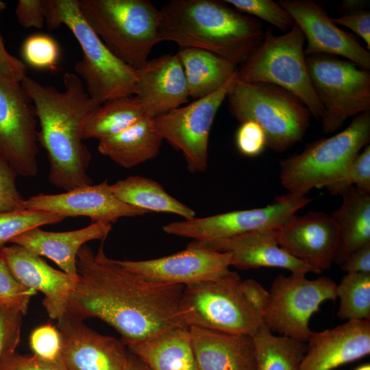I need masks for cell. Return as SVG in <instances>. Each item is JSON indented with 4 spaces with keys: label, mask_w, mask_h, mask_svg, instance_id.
Segmentation results:
<instances>
[{
    "label": "cell",
    "mask_w": 370,
    "mask_h": 370,
    "mask_svg": "<svg viewBox=\"0 0 370 370\" xmlns=\"http://www.w3.org/2000/svg\"><path fill=\"white\" fill-rule=\"evenodd\" d=\"M314 92L324 109L323 132L331 134L348 118L370 111V72L337 56H306Z\"/></svg>",
    "instance_id": "30bf717a"
},
{
    "label": "cell",
    "mask_w": 370,
    "mask_h": 370,
    "mask_svg": "<svg viewBox=\"0 0 370 370\" xmlns=\"http://www.w3.org/2000/svg\"><path fill=\"white\" fill-rule=\"evenodd\" d=\"M125 345L150 370H198L187 326L175 327Z\"/></svg>",
    "instance_id": "484cf974"
},
{
    "label": "cell",
    "mask_w": 370,
    "mask_h": 370,
    "mask_svg": "<svg viewBox=\"0 0 370 370\" xmlns=\"http://www.w3.org/2000/svg\"><path fill=\"white\" fill-rule=\"evenodd\" d=\"M341 195L342 204L331 215L338 233L334 262L339 265L353 252L370 244V192L353 186Z\"/></svg>",
    "instance_id": "4316f807"
},
{
    "label": "cell",
    "mask_w": 370,
    "mask_h": 370,
    "mask_svg": "<svg viewBox=\"0 0 370 370\" xmlns=\"http://www.w3.org/2000/svg\"><path fill=\"white\" fill-rule=\"evenodd\" d=\"M241 279L234 271L214 280L184 286L179 312L187 327L251 335L263 325L238 288Z\"/></svg>",
    "instance_id": "9c48e42d"
},
{
    "label": "cell",
    "mask_w": 370,
    "mask_h": 370,
    "mask_svg": "<svg viewBox=\"0 0 370 370\" xmlns=\"http://www.w3.org/2000/svg\"><path fill=\"white\" fill-rule=\"evenodd\" d=\"M311 201L305 195L288 193L262 208L171 222L162 229L168 234L193 241H219L259 230L278 229Z\"/></svg>",
    "instance_id": "7c38bea8"
},
{
    "label": "cell",
    "mask_w": 370,
    "mask_h": 370,
    "mask_svg": "<svg viewBox=\"0 0 370 370\" xmlns=\"http://www.w3.org/2000/svg\"><path fill=\"white\" fill-rule=\"evenodd\" d=\"M335 24L347 27L360 36L370 49V13L364 10L343 14L341 16L331 18Z\"/></svg>",
    "instance_id": "bcb514c9"
},
{
    "label": "cell",
    "mask_w": 370,
    "mask_h": 370,
    "mask_svg": "<svg viewBox=\"0 0 370 370\" xmlns=\"http://www.w3.org/2000/svg\"><path fill=\"white\" fill-rule=\"evenodd\" d=\"M238 11L254 16L286 32L295 24L292 16L271 0H225Z\"/></svg>",
    "instance_id": "e575fe53"
},
{
    "label": "cell",
    "mask_w": 370,
    "mask_h": 370,
    "mask_svg": "<svg viewBox=\"0 0 370 370\" xmlns=\"http://www.w3.org/2000/svg\"><path fill=\"white\" fill-rule=\"evenodd\" d=\"M198 370H256L251 335L190 327Z\"/></svg>",
    "instance_id": "d4e9b609"
},
{
    "label": "cell",
    "mask_w": 370,
    "mask_h": 370,
    "mask_svg": "<svg viewBox=\"0 0 370 370\" xmlns=\"http://www.w3.org/2000/svg\"><path fill=\"white\" fill-rule=\"evenodd\" d=\"M5 8L6 3L0 0V15ZM26 73L25 63L9 53L0 33V73L11 80L21 82Z\"/></svg>",
    "instance_id": "7dc6e473"
},
{
    "label": "cell",
    "mask_w": 370,
    "mask_h": 370,
    "mask_svg": "<svg viewBox=\"0 0 370 370\" xmlns=\"http://www.w3.org/2000/svg\"><path fill=\"white\" fill-rule=\"evenodd\" d=\"M66 217L42 210H20L0 212V251L16 236L34 227L62 222Z\"/></svg>",
    "instance_id": "836d02e7"
},
{
    "label": "cell",
    "mask_w": 370,
    "mask_h": 370,
    "mask_svg": "<svg viewBox=\"0 0 370 370\" xmlns=\"http://www.w3.org/2000/svg\"><path fill=\"white\" fill-rule=\"evenodd\" d=\"M37 291L22 286L0 258V304L21 311L25 315Z\"/></svg>",
    "instance_id": "74e56055"
},
{
    "label": "cell",
    "mask_w": 370,
    "mask_h": 370,
    "mask_svg": "<svg viewBox=\"0 0 370 370\" xmlns=\"http://www.w3.org/2000/svg\"><path fill=\"white\" fill-rule=\"evenodd\" d=\"M269 293L264 325L274 334L304 343L313 332L309 327L312 316L323 302L337 298L336 284L331 278L310 280L306 274L279 275Z\"/></svg>",
    "instance_id": "8fae6325"
},
{
    "label": "cell",
    "mask_w": 370,
    "mask_h": 370,
    "mask_svg": "<svg viewBox=\"0 0 370 370\" xmlns=\"http://www.w3.org/2000/svg\"><path fill=\"white\" fill-rule=\"evenodd\" d=\"M162 140L152 118H147L116 135L99 140L97 149L118 165L131 169L158 156Z\"/></svg>",
    "instance_id": "83f0119b"
},
{
    "label": "cell",
    "mask_w": 370,
    "mask_h": 370,
    "mask_svg": "<svg viewBox=\"0 0 370 370\" xmlns=\"http://www.w3.org/2000/svg\"><path fill=\"white\" fill-rule=\"evenodd\" d=\"M57 320L67 370H126L128 350L121 340L101 334L66 312Z\"/></svg>",
    "instance_id": "e0dca14e"
},
{
    "label": "cell",
    "mask_w": 370,
    "mask_h": 370,
    "mask_svg": "<svg viewBox=\"0 0 370 370\" xmlns=\"http://www.w3.org/2000/svg\"><path fill=\"white\" fill-rule=\"evenodd\" d=\"M353 185L360 189L370 192V146L369 145L354 159L345 176L327 186L326 188L333 195H341Z\"/></svg>",
    "instance_id": "8d00e7d4"
},
{
    "label": "cell",
    "mask_w": 370,
    "mask_h": 370,
    "mask_svg": "<svg viewBox=\"0 0 370 370\" xmlns=\"http://www.w3.org/2000/svg\"><path fill=\"white\" fill-rule=\"evenodd\" d=\"M355 370H370V365L369 363L362 365L356 368Z\"/></svg>",
    "instance_id": "816d5d0a"
},
{
    "label": "cell",
    "mask_w": 370,
    "mask_h": 370,
    "mask_svg": "<svg viewBox=\"0 0 370 370\" xmlns=\"http://www.w3.org/2000/svg\"><path fill=\"white\" fill-rule=\"evenodd\" d=\"M160 42L193 47L242 64L261 45L262 22L224 1L172 0L160 8Z\"/></svg>",
    "instance_id": "3957f363"
},
{
    "label": "cell",
    "mask_w": 370,
    "mask_h": 370,
    "mask_svg": "<svg viewBox=\"0 0 370 370\" xmlns=\"http://www.w3.org/2000/svg\"><path fill=\"white\" fill-rule=\"evenodd\" d=\"M278 229L264 230L214 241H193L190 245L219 252L231 254V266L247 270L275 267L291 273H317L308 265L295 258L278 243Z\"/></svg>",
    "instance_id": "44dd1931"
},
{
    "label": "cell",
    "mask_w": 370,
    "mask_h": 370,
    "mask_svg": "<svg viewBox=\"0 0 370 370\" xmlns=\"http://www.w3.org/2000/svg\"><path fill=\"white\" fill-rule=\"evenodd\" d=\"M45 23L51 29L65 25L77 39L83 57L74 69L84 82L91 99L102 104L115 98L135 95L137 71L105 45L83 16L78 0H48Z\"/></svg>",
    "instance_id": "277c9868"
},
{
    "label": "cell",
    "mask_w": 370,
    "mask_h": 370,
    "mask_svg": "<svg viewBox=\"0 0 370 370\" xmlns=\"http://www.w3.org/2000/svg\"><path fill=\"white\" fill-rule=\"evenodd\" d=\"M34 227L16 236L10 243L21 245L31 252L53 261L62 271L78 280L77 256L86 243L105 241L112 224L92 222L89 225L67 232H49Z\"/></svg>",
    "instance_id": "cb8c5ba5"
},
{
    "label": "cell",
    "mask_w": 370,
    "mask_h": 370,
    "mask_svg": "<svg viewBox=\"0 0 370 370\" xmlns=\"http://www.w3.org/2000/svg\"><path fill=\"white\" fill-rule=\"evenodd\" d=\"M277 3L301 30L307 40L306 56H341L362 69H370L369 51L354 36L340 29L318 3L311 0H280Z\"/></svg>",
    "instance_id": "2e32d148"
},
{
    "label": "cell",
    "mask_w": 370,
    "mask_h": 370,
    "mask_svg": "<svg viewBox=\"0 0 370 370\" xmlns=\"http://www.w3.org/2000/svg\"><path fill=\"white\" fill-rule=\"evenodd\" d=\"M238 288L249 306L263 318L270 301L269 291L254 279L241 280Z\"/></svg>",
    "instance_id": "ee69618b"
},
{
    "label": "cell",
    "mask_w": 370,
    "mask_h": 370,
    "mask_svg": "<svg viewBox=\"0 0 370 370\" xmlns=\"http://www.w3.org/2000/svg\"><path fill=\"white\" fill-rule=\"evenodd\" d=\"M15 12L18 23L24 27L40 29L45 23V0H19Z\"/></svg>",
    "instance_id": "f6af8a7d"
},
{
    "label": "cell",
    "mask_w": 370,
    "mask_h": 370,
    "mask_svg": "<svg viewBox=\"0 0 370 370\" xmlns=\"http://www.w3.org/2000/svg\"><path fill=\"white\" fill-rule=\"evenodd\" d=\"M367 3V1L360 0H345L342 2L341 8L345 12V13L352 12L363 10V8L366 6Z\"/></svg>",
    "instance_id": "f907efd6"
},
{
    "label": "cell",
    "mask_w": 370,
    "mask_h": 370,
    "mask_svg": "<svg viewBox=\"0 0 370 370\" xmlns=\"http://www.w3.org/2000/svg\"><path fill=\"white\" fill-rule=\"evenodd\" d=\"M150 118L136 96L108 100L88 119L83 139L101 140L116 135L136 123Z\"/></svg>",
    "instance_id": "4dcf8cb0"
},
{
    "label": "cell",
    "mask_w": 370,
    "mask_h": 370,
    "mask_svg": "<svg viewBox=\"0 0 370 370\" xmlns=\"http://www.w3.org/2000/svg\"><path fill=\"white\" fill-rule=\"evenodd\" d=\"M78 5L105 45L135 70L160 42V9L149 0H78Z\"/></svg>",
    "instance_id": "5b68a950"
},
{
    "label": "cell",
    "mask_w": 370,
    "mask_h": 370,
    "mask_svg": "<svg viewBox=\"0 0 370 370\" xmlns=\"http://www.w3.org/2000/svg\"><path fill=\"white\" fill-rule=\"evenodd\" d=\"M137 71L135 95L150 118L187 102L189 95L183 66L176 54H166Z\"/></svg>",
    "instance_id": "603a6c76"
},
{
    "label": "cell",
    "mask_w": 370,
    "mask_h": 370,
    "mask_svg": "<svg viewBox=\"0 0 370 370\" xmlns=\"http://www.w3.org/2000/svg\"><path fill=\"white\" fill-rule=\"evenodd\" d=\"M0 370H67L62 359L48 360L34 355L16 352L0 361Z\"/></svg>",
    "instance_id": "7bdbcfd3"
},
{
    "label": "cell",
    "mask_w": 370,
    "mask_h": 370,
    "mask_svg": "<svg viewBox=\"0 0 370 370\" xmlns=\"http://www.w3.org/2000/svg\"><path fill=\"white\" fill-rule=\"evenodd\" d=\"M337 316L342 320H370V273H347L336 284Z\"/></svg>",
    "instance_id": "d6a6232c"
},
{
    "label": "cell",
    "mask_w": 370,
    "mask_h": 370,
    "mask_svg": "<svg viewBox=\"0 0 370 370\" xmlns=\"http://www.w3.org/2000/svg\"><path fill=\"white\" fill-rule=\"evenodd\" d=\"M299 370H332L370 353V321L348 320L321 332L306 342Z\"/></svg>",
    "instance_id": "7402d4cb"
},
{
    "label": "cell",
    "mask_w": 370,
    "mask_h": 370,
    "mask_svg": "<svg viewBox=\"0 0 370 370\" xmlns=\"http://www.w3.org/2000/svg\"><path fill=\"white\" fill-rule=\"evenodd\" d=\"M305 37L295 24L282 35L267 29L258 49L237 69V78L279 86L297 97L311 116L321 120L324 109L313 88L304 53Z\"/></svg>",
    "instance_id": "ba28073f"
},
{
    "label": "cell",
    "mask_w": 370,
    "mask_h": 370,
    "mask_svg": "<svg viewBox=\"0 0 370 370\" xmlns=\"http://www.w3.org/2000/svg\"><path fill=\"white\" fill-rule=\"evenodd\" d=\"M112 193L122 202L149 212L175 214L190 220L194 210L167 193L156 181L140 175H131L110 184Z\"/></svg>",
    "instance_id": "f546056e"
},
{
    "label": "cell",
    "mask_w": 370,
    "mask_h": 370,
    "mask_svg": "<svg viewBox=\"0 0 370 370\" xmlns=\"http://www.w3.org/2000/svg\"><path fill=\"white\" fill-rule=\"evenodd\" d=\"M0 258L18 283L44 295L42 305L51 319H58L66 312L77 279L53 268L41 256L16 244L4 247Z\"/></svg>",
    "instance_id": "ffe728a7"
},
{
    "label": "cell",
    "mask_w": 370,
    "mask_h": 370,
    "mask_svg": "<svg viewBox=\"0 0 370 370\" xmlns=\"http://www.w3.org/2000/svg\"><path fill=\"white\" fill-rule=\"evenodd\" d=\"M256 370H299L306 343L274 334L263 323L251 335Z\"/></svg>",
    "instance_id": "1f68e13d"
},
{
    "label": "cell",
    "mask_w": 370,
    "mask_h": 370,
    "mask_svg": "<svg viewBox=\"0 0 370 370\" xmlns=\"http://www.w3.org/2000/svg\"><path fill=\"white\" fill-rule=\"evenodd\" d=\"M232 256L190 245L172 255L147 260H116L123 269L155 282L186 286L228 274Z\"/></svg>",
    "instance_id": "9a60e30c"
},
{
    "label": "cell",
    "mask_w": 370,
    "mask_h": 370,
    "mask_svg": "<svg viewBox=\"0 0 370 370\" xmlns=\"http://www.w3.org/2000/svg\"><path fill=\"white\" fill-rule=\"evenodd\" d=\"M16 173L0 156V212L23 210L24 199L16 186Z\"/></svg>",
    "instance_id": "60d3db41"
},
{
    "label": "cell",
    "mask_w": 370,
    "mask_h": 370,
    "mask_svg": "<svg viewBox=\"0 0 370 370\" xmlns=\"http://www.w3.org/2000/svg\"><path fill=\"white\" fill-rule=\"evenodd\" d=\"M340 266L347 273H370V244L353 252Z\"/></svg>",
    "instance_id": "c3c4849f"
},
{
    "label": "cell",
    "mask_w": 370,
    "mask_h": 370,
    "mask_svg": "<svg viewBox=\"0 0 370 370\" xmlns=\"http://www.w3.org/2000/svg\"><path fill=\"white\" fill-rule=\"evenodd\" d=\"M29 345L38 356L48 360H57L61 356V340L57 327L44 324L36 328L29 336Z\"/></svg>",
    "instance_id": "ab89813d"
},
{
    "label": "cell",
    "mask_w": 370,
    "mask_h": 370,
    "mask_svg": "<svg viewBox=\"0 0 370 370\" xmlns=\"http://www.w3.org/2000/svg\"><path fill=\"white\" fill-rule=\"evenodd\" d=\"M230 114L240 123H257L266 136V146L282 153L304 137L311 114L290 92L267 83H250L237 78L227 95Z\"/></svg>",
    "instance_id": "8992f818"
},
{
    "label": "cell",
    "mask_w": 370,
    "mask_h": 370,
    "mask_svg": "<svg viewBox=\"0 0 370 370\" xmlns=\"http://www.w3.org/2000/svg\"><path fill=\"white\" fill-rule=\"evenodd\" d=\"M126 370H150L137 356L128 351Z\"/></svg>",
    "instance_id": "681fc988"
},
{
    "label": "cell",
    "mask_w": 370,
    "mask_h": 370,
    "mask_svg": "<svg viewBox=\"0 0 370 370\" xmlns=\"http://www.w3.org/2000/svg\"><path fill=\"white\" fill-rule=\"evenodd\" d=\"M235 140L238 151L247 157L259 156L267 147L263 130L257 123L251 121L241 123Z\"/></svg>",
    "instance_id": "b9f144b4"
},
{
    "label": "cell",
    "mask_w": 370,
    "mask_h": 370,
    "mask_svg": "<svg viewBox=\"0 0 370 370\" xmlns=\"http://www.w3.org/2000/svg\"><path fill=\"white\" fill-rule=\"evenodd\" d=\"M370 140V111L360 113L341 132L309 143L299 153L280 161V178L288 193L305 195L343 178Z\"/></svg>",
    "instance_id": "52a82bcc"
},
{
    "label": "cell",
    "mask_w": 370,
    "mask_h": 370,
    "mask_svg": "<svg viewBox=\"0 0 370 370\" xmlns=\"http://www.w3.org/2000/svg\"><path fill=\"white\" fill-rule=\"evenodd\" d=\"M23 208L64 217L84 216L92 222L115 223L123 217H136L149 211L126 204L112 193L108 180L98 184L75 188L58 194H38L25 199Z\"/></svg>",
    "instance_id": "ac0fdd59"
},
{
    "label": "cell",
    "mask_w": 370,
    "mask_h": 370,
    "mask_svg": "<svg viewBox=\"0 0 370 370\" xmlns=\"http://www.w3.org/2000/svg\"><path fill=\"white\" fill-rule=\"evenodd\" d=\"M23 314L0 304V361L16 352L21 340Z\"/></svg>",
    "instance_id": "f35d334b"
},
{
    "label": "cell",
    "mask_w": 370,
    "mask_h": 370,
    "mask_svg": "<svg viewBox=\"0 0 370 370\" xmlns=\"http://www.w3.org/2000/svg\"><path fill=\"white\" fill-rule=\"evenodd\" d=\"M77 269L78 280L66 312L104 321L121 334L124 344L186 326L179 312L184 286L155 282L123 269L106 256L103 243L97 254L83 245Z\"/></svg>",
    "instance_id": "6da1fadb"
},
{
    "label": "cell",
    "mask_w": 370,
    "mask_h": 370,
    "mask_svg": "<svg viewBox=\"0 0 370 370\" xmlns=\"http://www.w3.org/2000/svg\"><path fill=\"white\" fill-rule=\"evenodd\" d=\"M64 90L42 85L27 75L21 82L38 121V143L49 162L50 183L64 191L92 184L87 170L92 156L83 143L88 119L100 106L90 97L75 74L63 77Z\"/></svg>",
    "instance_id": "7a4b0ae2"
},
{
    "label": "cell",
    "mask_w": 370,
    "mask_h": 370,
    "mask_svg": "<svg viewBox=\"0 0 370 370\" xmlns=\"http://www.w3.org/2000/svg\"><path fill=\"white\" fill-rule=\"evenodd\" d=\"M38 124L35 107L21 82L0 73V156L17 175L38 173Z\"/></svg>",
    "instance_id": "5bb4252c"
},
{
    "label": "cell",
    "mask_w": 370,
    "mask_h": 370,
    "mask_svg": "<svg viewBox=\"0 0 370 370\" xmlns=\"http://www.w3.org/2000/svg\"><path fill=\"white\" fill-rule=\"evenodd\" d=\"M176 55L183 66L188 95L195 100L219 89L237 72L233 63L201 49L180 47Z\"/></svg>",
    "instance_id": "f1b7e54d"
},
{
    "label": "cell",
    "mask_w": 370,
    "mask_h": 370,
    "mask_svg": "<svg viewBox=\"0 0 370 370\" xmlns=\"http://www.w3.org/2000/svg\"><path fill=\"white\" fill-rule=\"evenodd\" d=\"M236 78V73L215 92L152 118L158 134L182 152L187 168L192 173L204 172L208 169L210 130Z\"/></svg>",
    "instance_id": "4fadbf2b"
},
{
    "label": "cell",
    "mask_w": 370,
    "mask_h": 370,
    "mask_svg": "<svg viewBox=\"0 0 370 370\" xmlns=\"http://www.w3.org/2000/svg\"><path fill=\"white\" fill-rule=\"evenodd\" d=\"M21 53L25 62L38 69H53L59 60L60 50L56 40L44 34H36L24 41Z\"/></svg>",
    "instance_id": "d590c367"
},
{
    "label": "cell",
    "mask_w": 370,
    "mask_h": 370,
    "mask_svg": "<svg viewBox=\"0 0 370 370\" xmlns=\"http://www.w3.org/2000/svg\"><path fill=\"white\" fill-rule=\"evenodd\" d=\"M278 243L319 273L334 262L338 245L337 226L332 216L324 212L295 214L279 228Z\"/></svg>",
    "instance_id": "d6986e66"
}]
</instances>
